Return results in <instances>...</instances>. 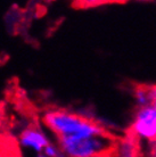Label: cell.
I'll return each instance as SVG.
<instances>
[{
    "label": "cell",
    "mask_w": 156,
    "mask_h": 157,
    "mask_svg": "<svg viewBox=\"0 0 156 157\" xmlns=\"http://www.w3.org/2000/svg\"><path fill=\"white\" fill-rule=\"evenodd\" d=\"M42 121L56 137H94L111 134L102 124L94 120L63 109L47 112L43 115Z\"/></svg>",
    "instance_id": "obj_1"
},
{
    "label": "cell",
    "mask_w": 156,
    "mask_h": 157,
    "mask_svg": "<svg viewBox=\"0 0 156 157\" xmlns=\"http://www.w3.org/2000/svg\"><path fill=\"white\" fill-rule=\"evenodd\" d=\"M59 150L66 157H108L115 151L116 141L112 134L57 137Z\"/></svg>",
    "instance_id": "obj_2"
},
{
    "label": "cell",
    "mask_w": 156,
    "mask_h": 157,
    "mask_svg": "<svg viewBox=\"0 0 156 157\" xmlns=\"http://www.w3.org/2000/svg\"><path fill=\"white\" fill-rule=\"evenodd\" d=\"M133 132L138 137L154 141L156 137V107L155 104L139 107L133 121Z\"/></svg>",
    "instance_id": "obj_3"
},
{
    "label": "cell",
    "mask_w": 156,
    "mask_h": 157,
    "mask_svg": "<svg viewBox=\"0 0 156 157\" xmlns=\"http://www.w3.org/2000/svg\"><path fill=\"white\" fill-rule=\"evenodd\" d=\"M20 144L25 148H30V149L34 150L35 153L41 154L43 148L48 144H50V141L41 130L30 126L21 133Z\"/></svg>",
    "instance_id": "obj_4"
},
{
    "label": "cell",
    "mask_w": 156,
    "mask_h": 157,
    "mask_svg": "<svg viewBox=\"0 0 156 157\" xmlns=\"http://www.w3.org/2000/svg\"><path fill=\"white\" fill-rule=\"evenodd\" d=\"M135 99L139 107L155 104V88L154 86H139L135 88Z\"/></svg>",
    "instance_id": "obj_5"
},
{
    "label": "cell",
    "mask_w": 156,
    "mask_h": 157,
    "mask_svg": "<svg viewBox=\"0 0 156 157\" xmlns=\"http://www.w3.org/2000/svg\"><path fill=\"white\" fill-rule=\"evenodd\" d=\"M42 155H45L46 157H58L59 154H60V150L56 145L54 144H48L42 150Z\"/></svg>",
    "instance_id": "obj_6"
},
{
    "label": "cell",
    "mask_w": 156,
    "mask_h": 157,
    "mask_svg": "<svg viewBox=\"0 0 156 157\" xmlns=\"http://www.w3.org/2000/svg\"><path fill=\"white\" fill-rule=\"evenodd\" d=\"M0 157H5L4 153H2V150H1V148H0Z\"/></svg>",
    "instance_id": "obj_7"
},
{
    "label": "cell",
    "mask_w": 156,
    "mask_h": 157,
    "mask_svg": "<svg viewBox=\"0 0 156 157\" xmlns=\"http://www.w3.org/2000/svg\"><path fill=\"white\" fill-rule=\"evenodd\" d=\"M37 157H46L45 155H42V154H38V156Z\"/></svg>",
    "instance_id": "obj_8"
}]
</instances>
